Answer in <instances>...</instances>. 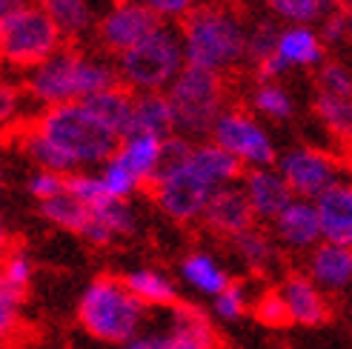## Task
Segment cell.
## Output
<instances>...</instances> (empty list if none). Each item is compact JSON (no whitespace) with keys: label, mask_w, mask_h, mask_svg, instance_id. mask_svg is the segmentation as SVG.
<instances>
[{"label":"cell","mask_w":352,"mask_h":349,"mask_svg":"<svg viewBox=\"0 0 352 349\" xmlns=\"http://www.w3.org/2000/svg\"><path fill=\"white\" fill-rule=\"evenodd\" d=\"M315 206H318L324 240L352 247V183L341 181L329 186L324 195L315 198Z\"/></svg>","instance_id":"cell-19"},{"label":"cell","mask_w":352,"mask_h":349,"mask_svg":"<svg viewBox=\"0 0 352 349\" xmlns=\"http://www.w3.org/2000/svg\"><path fill=\"white\" fill-rule=\"evenodd\" d=\"M241 186L252 203V212H255L258 223H272L295 201V192L289 189L284 174L278 172V166L246 169L243 178H241Z\"/></svg>","instance_id":"cell-16"},{"label":"cell","mask_w":352,"mask_h":349,"mask_svg":"<svg viewBox=\"0 0 352 349\" xmlns=\"http://www.w3.org/2000/svg\"><path fill=\"white\" fill-rule=\"evenodd\" d=\"M17 146L23 149V155L26 158L38 166V169H52V172H60V174H72V172H78L75 166H72V161L66 158V155L52 144V141H46V137L34 129L32 124L21 132V137H17Z\"/></svg>","instance_id":"cell-30"},{"label":"cell","mask_w":352,"mask_h":349,"mask_svg":"<svg viewBox=\"0 0 352 349\" xmlns=\"http://www.w3.org/2000/svg\"><path fill=\"white\" fill-rule=\"evenodd\" d=\"M186 63L209 69L215 75H230L246 63V38L250 23L230 3H201L181 23Z\"/></svg>","instance_id":"cell-2"},{"label":"cell","mask_w":352,"mask_h":349,"mask_svg":"<svg viewBox=\"0 0 352 349\" xmlns=\"http://www.w3.org/2000/svg\"><path fill=\"white\" fill-rule=\"evenodd\" d=\"M32 3H38V0H0V26H3L9 17H14L21 9L32 6Z\"/></svg>","instance_id":"cell-45"},{"label":"cell","mask_w":352,"mask_h":349,"mask_svg":"<svg viewBox=\"0 0 352 349\" xmlns=\"http://www.w3.org/2000/svg\"><path fill=\"white\" fill-rule=\"evenodd\" d=\"M132 132L157 135V137H172L175 135V112L166 92H149V95H135V126Z\"/></svg>","instance_id":"cell-24"},{"label":"cell","mask_w":352,"mask_h":349,"mask_svg":"<svg viewBox=\"0 0 352 349\" xmlns=\"http://www.w3.org/2000/svg\"><path fill=\"white\" fill-rule=\"evenodd\" d=\"M120 349H152V335H135L126 344H120Z\"/></svg>","instance_id":"cell-47"},{"label":"cell","mask_w":352,"mask_h":349,"mask_svg":"<svg viewBox=\"0 0 352 349\" xmlns=\"http://www.w3.org/2000/svg\"><path fill=\"white\" fill-rule=\"evenodd\" d=\"M312 112L327 126V132L341 137V141H352V98H336V95L315 92Z\"/></svg>","instance_id":"cell-32"},{"label":"cell","mask_w":352,"mask_h":349,"mask_svg":"<svg viewBox=\"0 0 352 349\" xmlns=\"http://www.w3.org/2000/svg\"><path fill=\"white\" fill-rule=\"evenodd\" d=\"M315 92L352 98V69L341 60H324L315 69Z\"/></svg>","instance_id":"cell-36"},{"label":"cell","mask_w":352,"mask_h":349,"mask_svg":"<svg viewBox=\"0 0 352 349\" xmlns=\"http://www.w3.org/2000/svg\"><path fill=\"white\" fill-rule=\"evenodd\" d=\"M280 38V26L272 21H255L250 26V38H246V63L252 69L261 66L263 60H270L278 49Z\"/></svg>","instance_id":"cell-34"},{"label":"cell","mask_w":352,"mask_h":349,"mask_svg":"<svg viewBox=\"0 0 352 349\" xmlns=\"http://www.w3.org/2000/svg\"><path fill=\"white\" fill-rule=\"evenodd\" d=\"M32 126L55 144L75 169L103 166L120 149V135H115L83 100L41 109Z\"/></svg>","instance_id":"cell-3"},{"label":"cell","mask_w":352,"mask_h":349,"mask_svg":"<svg viewBox=\"0 0 352 349\" xmlns=\"http://www.w3.org/2000/svg\"><path fill=\"white\" fill-rule=\"evenodd\" d=\"M41 215H43L52 226H58V229L83 235V232H86V226H89V221H92V209H89V206H83L75 195L63 192V195H58V198H52V201H43V203H41Z\"/></svg>","instance_id":"cell-31"},{"label":"cell","mask_w":352,"mask_h":349,"mask_svg":"<svg viewBox=\"0 0 352 349\" xmlns=\"http://www.w3.org/2000/svg\"><path fill=\"white\" fill-rule=\"evenodd\" d=\"M152 349H221V344L206 312L178 301L169 306V329L152 335Z\"/></svg>","instance_id":"cell-12"},{"label":"cell","mask_w":352,"mask_h":349,"mask_svg":"<svg viewBox=\"0 0 352 349\" xmlns=\"http://www.w3.org/2000/svg\"><path fill=\"white\" fill-rule=\"evenodd\" d=\"M29 195L43 203V201H52V198H58L66 192V174L60 172H52V169H38V172H32L29 174Z\"/></svg>","instance_id":"cell-41"},{"label":"cell","mask_w":352,"mask_h":349,"mask_svg":"<svg viewBox=\"0 0 352 349\" xmlns=\"http://www.w3.org/2000/svg\"><path fill=\"white\" fill-rule=\"evenodd\" d=\"M120 86L118 66L103 52H86L80 46H63L49 60L26 72L23 92L41 109L60 106V103L86 100L107 89Z\"/></svg>","instance_id":"cell-1"},{"label":"cell","mask_w":352,"mask_h":349,"mask_svg":"<svg viewBox=\"0 0 352 349\" xmlns=\"http://www.w3.org/2000/svg\"><path fill=\"white\" fill-rule=\"evenodd\" d=\"M120 86L135 95L166 92L186 66V52L181 26L161 23L146 41H140L129 52L115 58Z\"/></svg>","instance_id":"cell-5"},{"label":"cell","mask_w":352,"mask_h":349,"mask_svg":"<svg viewBox=\"0 0 352 349\" xmlns=\"http://www.w3.org/2000/svg\"><path fill=\"white\" fill-rule=\"evenodd\" d=\"M275 60L284 66V72H292V69H318L327 60V43L321 38V32L315 26H301V23L280 26Z\"/></svg>","instance_id":"cell-18"},{"label":"cell","mask_w":352,"mask_h":349,"mask_svg":"<svg viewBox=\"0 0 352 349\" xmlns=\"http://www.w3.org/2000/svg\"><path fill=\"white\" fill-rule=\"evenodd\" d=\"M21 100H23V92L17 89L14 83L0 80V126L12 124V120L17 117V112H21Z\"/></svg>","instance_id":"cell-44"},{"label":"cell","mask_w":352,"mask_h":349,"mask_svg":"<svg viewBox=\"0 0 352 349\" xmlns=\"http://www.w3.org/2000/svg\"><path fill=\"white\" fill-rule=\"evenodd\" d=\"M0 275H3L9 284L21 286V289H29L32 275H34V264H32L29 252L23 247H14V243H12L9 255L3 258V264H0Z\"/></svg>","instance_id":"cell-40"},{"label":"cell","mask_w":352,"mask_h":349,"mask_svg":"<svg viewBox=\"0 0 352 349\" xmlns=\"http://www.w3.org/2000/svg\"><path fill=\"white\" fill-rule=\"evenodd\" d=\"M252 304L255 301L250 298V289H246L243 284H238V281H232L221 295L212 298V315L226 321V324H232V321H241L246 312L252 309Z\"/></svg>","instance_id":"cell-38"},{"label":"cell","mask_w":352,"mask_h":349,"mask_svg":"<svg viewBox=\"0 0 352 349\" xmlns=\"http://www.w3.org/2000/svg\"><path fill=\"white\" fill-rule=\"evenodd\" d=\"M63 41V32L52 14L41 3H32L0 26V63L17 72H32L60 52L66 46Z\"/></svg>","instance_id":"cell-7"},{"label":"cell","mask_w":352,"mask_h":349,"mask_svg":"<svg viewBox=\"0 0 352 349\" xmlns=\"http://www.w3.org/2000/svg\"><path fill=\"white\" fill-rule=\"evenodd\" d=\"M164 21L140 0H115V3L98 17L95 23V43L103 55H123L161 26Z\"/></svg>","instance_id":"cell-10"},{"label":"cell","mask_w":352,"mask_h":349,"mask_svg":"<svg viewBox=\"0 0 352 349\" xmlns=\"http://www.w3.org/2000/svg\"><path fill=\"white\" fill-rule=\"evenodd\" d=\"M304 272L327 295H344L352 289V247L321 240L309 255Z\"/></svg>","instance_id":"cell-17"},{"label":"cell","mask_w":352,"mask_h":349,"mask_svg":"<svg viewBox=\"0 0 352 349\" xmlns=\"http://www.w3.org/2000/svg\"><path fill=\"white\" fill-rule=\"evenodd\" d=\"M135 229H138V223H135L132 209L123 201H112L103 209H95L92 221H89V226H86V232L80 238L89 240L92 247H112L115 240L135 235Z\"/></svg>","instance_id":"cell-21"},{"label":"cell","mask_w":352,"mask_h":349,"mask_svg":"<svg viewBox=\"0 0 352 349\" xmlns=\"http://www.w3.org/2000/svg\"><path fill=\"white\" fill-rule=\"evenodd\" d=\"M146 9H152L164 23H175L181 26L186 17L201 6V0H140Z\"/></svg>","instance_id":"cell-42"},{"label":"cell","mask_w":352,"mask_h":349,"mask_svg":"<svg viewBox=\"0 0 352 349\" xmlns=\"http://www.w3.org/2000/svg\"><path fill=\"white\" fill-rule=\"evenodd\" d=\"M280 301H284L289 321L298 326H324L332 315L327 292L312 281L307 272H289L280 278V284L275 286Z\"/></svg>","instance_id":"cell-14"},{"label":"cell","mask_w":352,"mask_h":349,"mask_svg":"<svg viewBox=\"0 0 352 349\" xmlns=\"http://www.w3.org/2000/svg\"><path fill=\"white\" fill-rule=\"evenodd\" d=\"M209 3H215V0H209Z\"/></svg>","instance_id":"cell-50"},{"label":"cell","mask_w":352,"mask_h":349,"mask_svg":"<svg viewBox=\"0 0 352 349\" xmlns=\"http://www.w3.org/2000/svg\"><path fill=\"white\" fill-rule=\"evenodd\" d=\"M149 192L166 218L178 223H195L204 218L206 206L218 189L204 178L201 169L189 161V152H186L184 161L157 172Z\"/></svg>","instance_id":"cell-8"},{"label":"cell","mask_w":352,"mask_h":349,"mask_svg":"<svg viewBox=\"0 0 352 349\" xmlns=\"http://www.w3.org/2000/svg\"><path fill=\"white\" fill-rule=\"evenodd\" d=\"M146 315V304L138 301L123 284V278L100 275L83 289L78 301V321L80 326L98 341L107 344H126L140 335V324Z\"/></svg>","instance_id":"cell-4"},{"label":"cell","mask_w":352,"mask_h":349,"mask_svg":"<svg viewBox=\"0 0 352 349\" xmlns=\"http://www.w3.org/2000/svg\"><path fill=\"white\" fill-rule=\"evenodd\" d=\"M230 247L235 252V258L241 260L243 267H250L252 272H263L275 264L278 258V243L272 238V232H263L261 226H252V229L241 232L238 238L230 240Z\"/></svg>","instance_id":"cell-28"},{"label":"cell","mask_w":352,"mask_h":349,"mask_svg":"<svg viewBox=\"0 0 352 349\" xmlns=\"http://www.w3.org/2000/svg\"><path fill=\"white\" fill-rule=\"evenodd\" d=\"M115 158L123 166H129L144 181V186H152L157 172H161V161H164V137L132 132L120 141V149L115 152Z\"/></svg>","instance_id":"cell-20"},{"label":"cell","mask_w":352,"mask_h":349,"mask_svg":"<svg viewBox=\"0 0 352 349\" xmlns=\"http://www.w3.org/2000/svg\"><path fill=\"white\" fill-rule=\"evenodd\" d=\"M66 192H69V195H75L83 206H89L92 212L115 201L107 192V186H103L100 174H92V172H72V174H66Z\"/></svg>","instance_id":"cell-33"},{"label":"cell","mask_w":352,"mask_h":349,"mask_svg":"<svg viewBox=\"0 0 352 349\" xmlns=\"http://www.w3.org/2000/svg\"><path fill=\"white\" fill-rule=\"evenodd\" d=\"M123 284L146 306H175L178 304V286H175L169 275L157 272V269H135L123 278Z\"/></svg>","instance_id":"cell-27"},{"label":"cell","mask_w":352,"mask_h":349,"mask_svg":"<svg viewBox=\"0 0 352 349\" xmlns=\"http://www.w3.org/2000/svg\"><path fill=\"white\" fill-rule=\"evenodd\" d=\"M252 315L263 324V326H272V329H280V326H289V312L284 306V301H280L278 289H267L261 295V298H255L252 304Z\"/></svg>","instance_id":"cell-39"},{"label":"cell","mask_w":352,"mask_h":349,"mask_svg":"<svg viewBox=\"0 0 352 349\" xmlns=\"http://www.w3.org/2000/svg\"><path fill=\"white\" fill-rule=\"evenodd\" d=\"M0 349H9V346H3V344H0Z\"/></svg>","instance_id":"cell-49"},{"label":"cell","mask_w":352,"mask_h":349,"mask_svg":"<svg viewBox=\"0 0 352 349\" xmlns=\"http://www.w3.org/2000/svg\"><path fill=\"white\" fill-rule=\"evenodd\" d=\"M103 124H107L115 135H120V141L126 135H132L135 126V92H129L126 86H115L100 95H92L83 100Z\"/></svg>","instance_id":"cell-23"},{"label":"cell","mask_w":352,"mask_h":349,"mask_svg":"<svg viewBox=\"0 0 352 349\" xmlns=\"http://www.w3.org/2000/svg\"><path fill=\"white\" fill-rule=\"evenodd\" d=\"M346 12H349V43H352V6H349Z\"/></svg>","instance_id":"cell-48"},{"label":"cell","mask_w":352,"mask_h":349,"mask_svg":"<svg viewBox=\"0 0 352 349\" xmlns=\"http://www.w3.org/2000/svg\"><path fill=\"white\" fill-rule=\"evenodd\" d=\"M166 98L175 112V135L189 141H209L215 120L226 109V80L223 75L186 63L166 89Z\"/></svg>","instance_id":"cell-6"},{"label":"cell","mask_w":352,"mask_h":349,"mask_svg":"<svg viewBox=\"0 0 352 349\" xmlns=\"http://www.w3.org/2000/svg\"><path fill=\"white\" fill-rule=\"evenodd\" d=\"M318 32L327 46H344L349 43V12L346 9H336L332 14H327L318 23Z\"/></svg>","instance_id":"cell-43"},{"label":"cell","mask_w":352,"mask_h":349,"mask_svg":"<svg viewBox=\"0 0 352 349\" xmlns=\"http://www.w3.org/2000/svg\"><path fill=\"white\" fill-rule=\"evenodd\" d=\"M278 172L287 178L295 198L315 201L329 186L341 183V164L315 146H292L278 158Z\"/></svg>","instance_id":"cell-11"},{"label":"cell","mask_w":352,"mask_h":349,"mask_svg":"<svg viewBox=\"0 0 352 349\" xmlns=\"http://www.w3.org/2000/svg\"><path fill=\"white\" fill-rule=\"evenodd\" d=\"M201 223H204V229H209L212 235L232 240L241 232L258 226V218L252 212V203H250V198H246L243 186L232 183V186L218 189L212 195V201H209Z\"/></svg>","instance_id":"cell-15"},{"label":"cell","mask_w":352,"mask_h":349,"mask_svg":"<svg viewBox=\"0 0 352 349\" xmlns=\"http://www.w3.org/2000/svg\"><path fill=\"white\" fill-rule=\"evenodd\" d=\"M250 106L258 117L275 120V124H287L295 117V98L280 80H255L250 92Z\"/></svg>","instance_id":"cell-26"},{"label":"cell","mask_w":352,"mask_h":349,"mask_svg":"<svg viewBox=\"0 0 352 349\" xmlns=\"http://www.w3.org/2000/svg\"><path fill=\"white\" fill-rule=\"evenodd\" d=\"M270 232L280 249L295 252V255H309L324 240L318 206H315V201L295 198L284 212L270 223Z\"/></svg>","instance_id":"cell-13"},{"label":"cell","mask_w":352,"mask_h":349,"mask_svg":"<svg viewBox=\"0 0 352 349\" xmlns=\"http://www.w3.org/2000/svg\"><path fill=\"white\" fill-rule=\"evenodd\" d=\"M275 21L289 23H301V26H315L321 23L327 14L338 9V0H258Z\"/></svg>","instance_id":"cell-29"},{"label":"cell","mask_w":352,"mask_h":349,"mask_svg":"<svg viewBox=\"0 0 352 349\" xmlns=\"http://www.w3.org/2000/svg\"><path fill=\"white\" fill-rule=\"evenodd\" d=\"M178 272H181V281L189 289H195L201 295H209V298H215V295H221L226 286L232 284L230 272L218 264V258L209 255V252H201V249L184 255Z\"/></svg>","instance_id":"cell-22"},{"label":"cell","mask_w":352,"mask_h":349,"mask_svg":"<svg viewBox=\"0 0 352 349\" xmlns=\"http://www.w3.org/2000/svg\"><path fill=\"white\" fill-rule=\"evenodd\" d=\"M209 141H215L230 155H235L246 169L275 166L278 158H280L272 135L258 120V115L250 112V109H241V106H226L223 109V115L215 120Z\"/></svg>","instance_id":"cell-9"},{"label":"cell","mask_w":352,"mask_h":349,"mask_svg":"<svg viewBox=\"0 0 352 349\" xmlns=\"http://www.w3.org/2000/svg\"><path fill=\"white\" fill-rule=\"evenodd\" d=\"M26 301V289L9 284L0 275V341H9L21 326V306Z\"/></svg>","instance_id":"cell-37"},{"label":"cell","mask_w":352,"mask_h":349,"mask_svg":"<svg viewBox=\"0 0 352 349\" xmlns=\"http://www.w3.org/2000/svg\"><path fill=\"white\" fill-rule=\"evenodd\" d=\"M9 249H12V235H9V229H6L3 218H0V264H3V258L9 255Z\"/></svg>","instance_id":"cell-46"},{"label":"cell","mask_w":352,"mask_h":349,"mask_svg":"<svg viewBox=\"0 0 352 349\" xmlns=\"http://www.w3.org/2000/svg\"><path fill=\"white\" fill-rule=\"evenodd\" d=\"M100 181H103V186H107L109 195L115 201H123V203H126L140 186H144V181H140L129 166H123L118 158H109L107 164L100 166Z\"/></svg>","instance_id":"cell-35"},{"label":"cell","mask_w":352,"mask_h":349,"mask_svg":"<svg viewBox=\"0 0 352 349\" xmlns=\"http://www.w3.org/2000/svg\"><path fill=\"white\" fill-rule=\"evenodd\" d=\"M38 3L60 26L66 41H83L89 32H95L98 17L89 0H38Z\"/></svg>","instance_id":"cell-25"}]
</instances>
